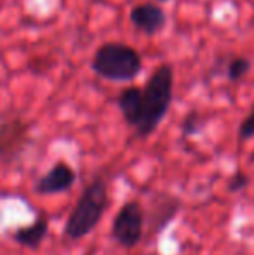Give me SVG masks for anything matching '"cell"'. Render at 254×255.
Returning a JSON list of instances; mask_svg holds the SVG:
<instances>
[{
	"instance_id": "277c9868",
	"label": "cell",
	"mask_w": 254,
	"mask_h": 255,
	"mask_svg": "<svg viewBox=\"0 0 254 255\" xmlns=\"http://www.w3.org/2000/svg\"><path fill=\"white\" fill-rule=\"evenodd\" d=\"M145 235V210L141 203L132 200L119 208L112 222V236L124 249H134Z\"/></svg>"
},
{
	"instance_id": "7c38bea8",
	"label": "cell",
	"mask_w": 254,
	"mask_h": 255,
	"mask_svg": "<svg viewBox=\"0 0 254 255\" xmlns=\"http://www.w3.org/2000/svg\"><path fill=\"white\" fill-rule=\"evenodd\" d=\"M204 122L200 120V117L197 113H190L181 124V132H183L185 137H190V135H195L202 130Z\"/></svg>"
},
{
	"instance_id": "4fadbf2b",
	"label": "cell",
	"mask_w": 254,
	"mask_h": 255,
	"mask_svg": "<svg viewBox=\"0 0 254 255\" xmlns=\"http://www.w3.org/2000/svg\"><path fill=\"white\" fill-rule=\"evenodd\" d=\"M239 139L241 141H249L254 137V104L251 108V111L248 113V117L242 120V124L239 125V132H237Z\"/></svg>"
},
{
	"instance_id": "8fae6325",
	"label": "cell",
	"mask_w": 254,
	"mask_h": 255,
	"mask_svg": "<svg viewBox=\"0 0 254 255\" xmlns=\"http://www.w3.org/2000/svg\"><path fill=\"white\" fill-rule=\"evenodd\" d=\"M253 63L244 56H237L228 63V78L232 82H239L251 71Z\"/></svg>"
},
{
	"instance_id": "5b68a950",
	"label": "cell",
	"mask_w": 254,
	"mask_h": 255,
	"mask_svg": "<svg viewBox=\"0 0 254 255\" xmlns=\"http://www.w3.org/2000/svg\"><path fill=\"white\" fill-rule=\"evenodd\" d=\"M30 144V124L10 118L0 125V161L14 163Z\"/></svg>"
},
{
	"instance_id": "7a4b0ae2",
	"label": "cell",
	"mask_w": 254,
	"mask_h": 255,
	"mask_svg": "<svg viewBox=\"0 0 254 255\" xmlns=\"http://www.w3.org/2000/svg\"><path fill=\"white\" fill-rule=\"evenodd\" d=\"M108 208V186L101 177L89 182L64 222V236L71 242L85 238L99 224Z\"/></svg>"
},
{
	"instance_id": "5bb4252c",
	"label": "cell",
	"mask_w": 254,
	"mask_h": 255,
	"mask_svg": "<svg viewBox=\"0 0 254 255\" xmlns=\"http://www.w3.org/2000/svg\"><path fill=\"white\" fill-rule=\"evenodd\" d=\"M249 182H251V179H249V175L246 174V172L239 170V172H235V174L232 175L230 181H228V191H230V193L242 191V189L248 188Z\"/></svg>"
},
{
	"instance_id": "6da1fadb",
	"label": "cell",
	"mask_w": 254,
	"mask_h": 255,
	"mask_svg": "<svg viewBox=\"0 0 254 255\" xmlns=\"http://www.w3.org/2000/svg\"><path fill=\"white\" fill-rule=\"evenodd\" d=\"M174 70L171 64H160L141 87V118L134 128L139 137H150L159 128L173 101Z\"/></svg>"
},
{
	"instance_id": "8992f818",
	"label": "cell",
	"mask_w": 254,
	"mask_h": 255,
	"mask_svg": "<svg viewBox=\"0 0 254 255\" xmlns=\"http://www.w3.org/2000/svg\"><path fill=\"white\" fill-rule=\"evenodd\" d=\"M181 205H183L181 200L173 195L159 193V195L153 196L152 202H150V212L148 214L145 212V228L148 226L150 235H160L178 215Z\"/></svg>"
},
{
	"instance_id": "3957f363",
	"label": "cell",
	"mask_w": 254,
	"mask_h": 255,
	"mask_svg": "<svg viewBox=\"0 0 254 255\" xmlns=\"http://www.w3.org/2000/svg\"><path fill=\"white\" fill-rule=\"evenodd\" d=\"M91 68L105 80L131 82L141 73L143 59L131 45L122 42H106L96 49Z\"/></svg>"
},
{
	"instance_id": "ba28073f",
	"label": "cell",
	"mask_w": 254,
	"mask_h": 255,
	"mask_svg": "<svg viewBox=\"0 0 254 255\" xmlns=\"http://www.w3.org/2000/svg\"><path fill=\"white\" fill-rule=\"evenodd\" d=\"M129 19L134 24L136 30L148 35V37H153L166 28L167 14L159 3L143 2L132 7L131 12H129Z\"/></svg>"
},
{
	"instance_id": "52a82bcc",
	"label": "cell",
	"mask_w": 254,
	"mask_h": 255,
	"mask_svg": "<svg viewBox=\"0 0 254 255\" xmlns=\"http://www.w3.org/2000/svg\"><path fill=\"white\" fill-rule=\"evenodd\" d=\"M77 182V172L66 161L54 163L37 182H35V193L42 196L61 195L71 189V186Z\"/></svg>"
},
{
	"instance_id": "9c48e42d",
	"label": "cell",
	"mask_w": 254,
	"mask_h": 255,
	"mask_svg": "<svg viewBox=\"0 0 254 255\" xmlns=\"http://www.w3.org/2000/svg\"><path fill=\"white\" fill-rule=\"evenodd\" d=\"M47 233H49V219L45 217V215H40V217L31 222V224L16 229V231L12 233V240L19 247H23V249L37 250V249H40V245L44 243Z\"/></svg>"
},
{
	"instance_id": "30bf717a",
	"label": "cell",
	"mask_w": 254,
	"mask_h": 255,
	"mask_svg": "<svg viewBox=\"0 0 254 255\" xmlns=\"http://www.w3.org/2000/svg\"><path fill=\"white\" fill-rule=\"evenodd\" d=\"M117 104L129 127H138L139 118H141V87H136V85L126 87L120 92Z\"/></svg>"
},
{
	"instance_id": "9a60e30c",
	"label": "cell",
	"mask_w": 254,
	"mask_h": 255,
	"mask_svg": "<svg viewBox=\"0 0 254 255\" xmlns=\"http://www.w3.org/2000/svg\"><path fill=\"white\" fill-rule=\"evenodd\" d=\"M157 2H169V0H157Z\"/></svg>"
}]
</instances>
